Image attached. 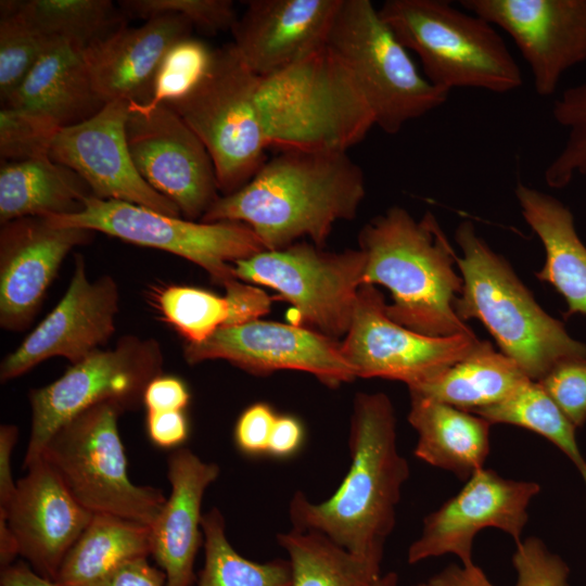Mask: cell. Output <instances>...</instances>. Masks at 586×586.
Wrapping results in <instances>:
<instances>
[{
	"label": "cell",
	"instance_id": "28",
	"mask_svg": "<svg viewBox=\"0 0 586 586\" xmlns=\"http://www.w3.org/2000/svg\"><path fill=\"white\" fill-rule=\"evenodd\" d=\"M151 555V527L113 514L93 513L64 557L56 586H104L124 564Z\"/></svg>",
	"mask_w": 586,
	"mask_h": 586
},
{
	"label": "cell",
	"instance_id": "43",
	"mask_svg": "<svg viewBox=\"0 0 586 586\" xmlns=\"http://www.w3.org/2000/svg\"><path fill=\"white\" fill-rule=\"evenodd\" d=\"M224 288L229 308V316L225 327L255 321L269 313L271 298L254 284L235 278L227 282Z\"/></svg>",
	"mask_w": 586,
	"mask_h": 586
},
{
	"label": "cell",
	"instance_id": "38",
	"mask_svg": "<svg viewBox=\"0 0 586 586\" xmlns=\"http://www.w3.org/2000/svg\"><path fill=\"white\" fill-rule=\"evenodd\" d=\"M61 127L44 114L15 106L0 110V155L2 161L49 157Z\"/></svg>",
	"mask_w": 586,
	"mask_h": 586
},
{
	"label": "cell",
	"instance_id": "26",
	"mask_svg": "<svg viewBox=\"0 0 586 586\" xmlns=\"http://www.w3.org/2000/svg\"><path fill=\"white\" fill-rule=\"evenodd\" d=\"M410 425L418 433L413 454L420 460L468 481L484 468L492 423L430 398L410 395Z\"/></svg>",
	"mask_w": 586,
	"mask_h": 586
},
{
	"label": "cell",
	"instance_id": "11",
	"mask_svg": "<svg viewBox=\"0 0 586 586\" xmlns=\"http://www.w3.org/2000/svg\"><path fill=\"white\" fill-rule=\"evenodd\" d=\"M365 265L360 249L334 253L302 242L264 250L233 267L238 279L268 286L290 303L300 326L339 341L349 328Z\"/></svg>",
	"mask_w": 586,
	"mask_h": 586
},
{
	"label": "cell",
	"instance_id": "24",
	"mask_svg": "<svg viewBox=\"0 0 586 586\" xmlns=\"http://www.w3.org/2000/svg\"><path fill=\"white\" fill-rule=\"evenodd\" d=\"M514 193L522 216L545 249V264L536 277L563 296L564 318L586 315V246L577 235L573 214L555 196L521 181Z\"/></svg>",
	"mask_w": 586,
	"mask_h": 586
},
{
	"label": "cell",
	"instance_id": "39",
	"mask_svg": "<svg viewBox=\"0 0 586 586\" xmlns=\"http://www.w3.org/2000/svg\"><path fill=\"white\" fill-rule=\"evenodd\" d=\"M118 7L127 18L179 15L208 34L231 30L239 17L231 0H123Z\"/></svg>",
	"mask_w": 586,
	"mask_h": 586
},
{
	"label": "cell",
	"instance_id": "41",
	"mask_svg": "<svg viewBox=\"0 0 586 586\" xmlns=\"http://www.w3.org/2000/svg\"><path fill=\"white\" fill-rule=\"evenodd\" d=\"M512 564L517 571L514 586H569L566 563L538 537L531 536L517 544Z\"/></svg>",
	"mask_w": 586,
	"mask_h": 586
},
{
	"label": "cell",
	"instance_id": "16",
	"mask_svg": "<svg viewBox=\"0 0 586 586\" xmlns=\"http://www.w3.org/2000/svg\"><path fill=\"white\" fill-rule=\"evenodd\" d=\"M119 291L110 275L90 281L85 258L75 255L66 292L58 305L0 365V380L15 379L52 357L73 365L101 349L115 332Z\"/></svg>",
	"mask_w": 586,
	"mask_h": 586
},
{
	"label": "cell",
	"instance_id": "52",
	"mask_svg": "<svg viewBox=\"0 0 586 586\" xmlns=\"http://www.w3.org/2000/svg\"><path fill=\"white\" fill-rule=\"evenodd\" d=\"M398 575L396 572L381 574L370 586H397Z\"/></svg>",
	"mask_w": 586,
	"mask_h": 586
},
{
	"label": "cell",
	"instance_id": "37",
	"mask_svg": "<svg viewBox=\"0 0 586 586\" xmlns=\"http://www.w3.org/2000/svg\"><path fill=\"white\" fill-rule=\"evenodd\" d=\"M213 55L214 49L191 36L175 42L157 68L151 100L140 105L152 107L186 98L208 72Z\"/></svg>",
	"mask_w": 586,
	"mask_h": 586
},
{
	"label": "cell",
	"instance_id": "32",
	"mask_svg": "<svg viewBox=\"0 0 586 586\" xmlns=\"http://www.w3.org/2000/svg\"><path fill=\"white\" fill-rule=\"evenodd\" d=\"M472 413L492 424L517 425L544 436L574 463L586 486V460L576 442V428L537 381L527 379L504 400Z\"/></svg>",
	"mask_w": 586,
	"mask_h": 586
},
{
	"label": "cell",
	"instance_id": "48",
	"mask_svg": "<svg viewBox=\"0 0 586 586\" xmlns=\"http://www.w3.org/2000/svg\"><path fill=\"white\" fill-rule=\"evenodd\" d=\"M104 586H166V574L146 558H138L119 568Z\"/></svg>",
	"mask_w": 586,
	"mask_h": 586
},
{
	"label": "cell",
	"instance_id": "30",
	"mask_svg": "<svg viewBox=\"0 0 586 586\" xmlns=\"http://www.w3.org/2000/svg\"><path fill=\"white\" fill-rule=\"evenodd\" d=\"M286 551L292 586H370L381 576V565L359 558L328 537L292 528L278 535Z\"/></svg>",
	"mask_w": 586,
	"mask_h": 586
},
{
	"label": "cell",
	"instance_id": "40",
	"mask_svg": "<svg viewBox=\"0 0 586 586\" xmlns=\"http://www.w3.org/2000/svg\"><path fill=\"white\" fill-rule=\"evenodd\" d=\"M575 428L586 422V358L556 365L537 381Z\"/></svg>",
	"mask_w": 586,
	"mask_h": 586
},
{
	"label": "cell",
	"instance_id": "42",
	"mask_svg": "<svg viewBox=\"0 0 586 586\" xmlns=\"http://www.w3.org/2000/svg\"><path fill=\"white\" fill-rule=\"evenodd\" d=\"M266 403H255L239 416L234 426V443L247 456L267 454L271 431L277 419Z\"/></svg>",
	"mask_w": 586,
	"mask_h": 586
},
{
	"label": "cell",
	"instance_id": "9",
	"mask_svg": "<svg viewBox=\"0 0 586 586\" xmlns=\"http://www.w3.org/2000/svg\"><path fill=\"white\" fill-rule=\"evenodd\" d=\"M55 227L100 231L133 244L166 251L203 268L216 284L237 278L234 263L265 246L243 222L181 219L144 206L89 196L76 214L43 217Z\"/></svg>",
	"mask_w": 586,
	"mask_h": 586
},
{
	"label": "cell",
	"instance_id": "20",
	"mask_svg": "<svg viewBox=\"0 0 586 586\" xmlns=\"http://www.w3.org/2000/svg\"><path fill=\"white\" fill-rule=\"evenodd\" d=\"M342 0H251L231 33L242 60L264 80L320 52Z\"/></svg>",
	"mask_w": 586,
	"mask_h": 586
},
{
	"label": "cell",
	"instance_id": "8",
	"mask_svg": "<svg viewBox=\"0 0 586 586\" xmlns=\"http://www.w3.org/2000/svg\"><path fill=\"white\" fill-rule=\"evenodd\" d=\"M124 410L102 403L63 424L41 456L76 500L92 513H106L151 526L166 498L152 486L133 484L118 431Z\"/></svg>",
	"mask_w": 586,
	"mask_h": 586
},
{
	"label": "cell",
	"instance_id": "6",
	"mask_svg": "<svg viewBox=\"0 0 586 586\" xmlns=\"http://www.w3.org/2000/svg\"><path fill=\"white\" fill-rule=\"evenodd\" d=\"M399 42L420 60L424 77L450 92L477 88L507 93L523 76L496 28L445 0H386L378 9Z\"/></svg>",
	"mask_w": 586,
	"mask_h": 586
},
{
	"label": "cell",
	"instance_id": "45",
	"mask_svg": "<svg viewBox=\"0 0 586 586\" xmlns=\"http://www.w3.org/2000/svg\"><path fill=\"white\" fill-rule=\"evenodd\" d=\"M146 432L157 447L176 448L188 438L189 423L181 410L148 411Z\"/></svg>",
	"mask_w": 586,
	"mask_h": 586
},
{
	"label": "cell",
	"instance_id": "22",
	"mask_svg": "<svg viewBox=\"0 0 586 586\" xmlns=\"http://www.w3.org/2000/svg\"><path fill=\"white\" fill-rule=\"evenodd\" d=\"M192 27L182 16L162 15L138 27L126 25L86 49L98 98L104 104L114 100L146 104L162 59L175 42L191 36Z\"/></svg>",
	"mask_w": 586,
	"mask_h": 586
},
{
	"label": "cell",
	"instance_id": "7",
	"mask_svg": "<svg viewBox=\"0 0 586 586\" xmlns=\"http://www.w3.org/2000/svg\"><path fill=\"white\" fill-rule=\"evenodd\" d=\"M262 84L231 42L214 49L208 72L190 94L166 104L205 145L222 195L241 189L267 161Z\"/></svg>",
	"mask_w": 586,
	"mask_h": 586
},
{
	"label": "cell",
	"instance_id": "27",
	"mask_svg": "<svg viewBox=\"0 0 586 586\" xmlns=\"http://www.w3.org/2000/svg\"><path fill=\"white\" fill-rule=\"evenodd\" d=\"M91 195L78 174L50 157L4 162L0 168L1 225L25 217L76 214Z\"/></svg>",
	"mask_w": 586,
	"mask_h": 586
},
{
	"label": "cell",
	"instance_id": "18",
	"mask_svg": "<svg viewBox=\"0 0 586 586\" xmlns=\"http://www.w3.org/2000/svg\"><path fill=\"white\" fill-rule=\"evenodd\" d=\"M128 113L129 102L114 100L90 118L61 128L49 157L78 174L98 199L180 217L179 208L151 188L135 167L125 130Z\"/></svg>",
	"mask_w": 586,
	"mask_h": 586
},
{
	"label": "cell",
	"instance_id": "12",
	"mask_svg": "<svg viewBox=\"0 0 586 586\" xmlns=\"http://www.w3.org/2000/svg\"><path fill=\"white\" fill-rule=\"evenodd\" d=\"M384 295L372 284L357 294L341 354L356 378L402 381L408 387L467 357L481 340L474 332L431 337L409 330L386 314Z\"/></svg>",
	"mask_w": 586,
	"mask_h": 586
},
{
	"label": "cell",
	"instance_id": "29",
	"mask_svg": "<svg viewBox=\"0 0 586 586\" xmlns=\"http://www.w3.org/2000/svg\"><path fill=\"white\" fill-rule=\"evenodd\" d=\"M527 379L489 341H480L467 357L408 390L410 395L474 412L504 400Z\"/></svg>",
	"mask_w": 586,
	"mask_h": 586
},
{
	"label": "cell",
	"instance_id": "35",
	"mask_svg": "<svg viewBox=\"0 0 586 586\" xmlns=\"http://www.w3.org/2000/svg\"><path fill=\"white\" fill-rule=\"evenodd\" d=\"M0 3V99L4 102L56 41L29 25L17 12L14 0Z\"/></svg>",
	"mask_w": 586,
	"mask_h": 586
},
{
	"label": "cell",
	"instance_id": "14",
	"mask_svg": "<svg viewBox=\"0 0 586 586\" xmlns=\"http://www.w3.org/2000/svg\"><path fill=\"white\" fill-rule=\"evenodd\" d=\"M540 486L533 481L506 479L485 467L475 472L455 496L429 513L419 537L407 552L409 564L455 555L464 566L473 563V539L493 527L520 543L528 521L527 508Z\"/></svg>",
	"mask_w": 586,
	"mask_h": 586
},
{
	"label": "cell",
	"instance_id": "46",
	"mask_svg": "<svg viewBox=\"0 0 586 586\" xmlns=\"http://www.w3.org/2000/svg\"><path fill=\"white\" fill-rule=\"evenodd\" d=\"M17 436L18 430L15 425L0 426V519L5 520L16 489L12 474V455Z\"/></svg>",
	"mask_w": 586,
	"mask_h": 586
},
{
	"label": "cell",
	"instance_id": "21",
	"mask_svg": "<svg viewBox=\"0 0 586 586\" xmlns=\"http://www.w3.org/2000/svg\"><path fill=\"white\" fill-rule=\"evenodd\" d=\"M24 469L26 474L16 482L7 521L20 556L38 575L53 582L93 513L76 500L42 456Z\"/></svg>",
	"mask_w": 586,
	"mask_h": 586
},
{
	"label": "cell",
	"instance_id": "34",
	"mask_svg": "<svg viewBox=\"0 0 586 586\" xmlns=\"http://www.w3.org/2000/svg\"><path fill=\"white\" fill-rule=\"evenodd\" d=\"M154 306L188 344H200L226 326L229 308L225 296L187 285H166L152 293Z\"/></svg>",
	"mask_w": 586,
	"mask_h": 586
},
{
	"label": "cell",
	"instance_id": "19",
	"mask_svg": "<svg viewBox=\"0 0 586 586\" xmlns=\"http://www.w3.org/2000/svg\"><path fill=\"white\" fill-rule=\"evenodd\" d=\"M0 326L26 329L63 260L78 245L89 243L94 231L55 227L43 217H25L1 225Z\"/></svg>",
	"mask_w": 586,
	"mask_h": 586
},
{
	"label": "cell",
	"instance_id": "51",
	"mask_svg": "<svg viewBox=\"0 0 586 586\" xmlns=\"http://www.w3.org/2000/svg\"><path fill=\"white\" fill-rule=\"evenodd\" d=\"M20 555L18 543L11 531L8 521L0 519V563L1 569L13 564L15 557Z\"/></svg>",
	"mask_w": 586,
	"mask_h": 586
},
{
	"label": "cell",
	"instance_id": "25",
	"mask_svg": "<svg viewBox=\"0 0 586 586\" xmlns=\"http://www.w3.org/2000/svg\"><path fill=\"white\" fill-rule=\"evenodd\" d=\"M3 103L44 114L61 128L90 118L104 105L84 50L65 41L54 42Z\"/></svg>",
	"mask_w": 586,
	"mask_h": 586
},
{
	"label": "cell",
	"instance_id": "23",
	"mask_svg": "<svg viewBox=\"0 0 586 586\" xmlns=\"http://www.w3.org/2000/svg\"><path fill=\"white\" fill-rule=\"evenodd\" d=\"M220 472L188 448L175 449L167 460L170 495L151 527V555L166 574V586H191L201 543L202 500Z\"/></svg>",
	"mask_w": 586,
	"mask_h": 586
},
{
	"label": "cell",
	"instance_id": "10",
	"mask_svg": "<svg viewBox=\"0 0 586 586\" xmlns=\"http://www.w3.org/2000/svg\"><path fill=\"white\" fill-rule=\"evenodd\" d=\"M163 352L154 339L125 335L74 364L52 383L29 392L30 433L23 468L39 458L51 436L82 411L114 403L124 411L142 404L146 385L162 374Z\"/></svg>",
	"mask_w": 586,
	"mask_h": 586
},
{
	"label": "cell",
	"instance_id": "36",
	"mask_svg": "<svg viewBox=\"0 0 586 586\" xmlns=\"http://www.w3.org/2000/svg\"><path fill=\"white\" fill-rule=\"evenodd\" d=\"M551 112L557 124L566 129L568 137L544 177L549 187L561 189L574 176L586 175V82L565 89L555 100Z\"/></svg>",
	"mask_w": 586,
	"mask_h": 586
},
{
	"label": "cell",
	"instance_id": "13",
	"mask_svg": "<svg viewBox=\"0 0 586 586\" xmlns=\"http://www.w3.org/2000/svg\"><path fill=\"white\" fill-rule=\"evenodd\" d=\"M125 130L143 180L186 219H201L220 195L213 161L200 138L166 104L129 103Z\"/></svg>",
	"mask_w": 586,
	"mask_h": 586
},
{
	"label": "cell",
	"instance_id": "17",
	"mask_svg": "<svg viewBox=\"0 0 586 586\" xmlns=\"http://www.w3.org/2000/svg\"><path fill=\"white\" fill-rule=\"evenodd\" d=\"M463 10L506 31L531 68L535 92L553 94L586 61V0H461Z\"/></svg>",
	"mask_w": 586,
	"mask_h": 586
},
{
	"label": "cell",
	"instance_id": "53",
	"mask_svg": "<svg viewBox=\"0 0 586 586\" xmlns=\"http://www.w3.org/2000/svg\"><path fill=\"white\" fill-rule=\"evenodd\" d=\"M413 586H429V584L428 583H419V584L413 585Z\"/></svg>",
	"mask_w": 586,
	"mask_h": 586
},
{
	"label": "cell",
	"instance_id": "31",
	"mask_svg": "<svg viewBox=\"0 0 586 586\" xmlns=\"http://www.w3.org/2000/svg\"><path fill=\"white\" fill-rule=\"evenodd\" d=\"M15 7L50 40L84 51L127 25V16L110 0H27L15 1Z\"/></svg>",
	"mask_w": 586,
	"mask_h": 586
},
{
	"label": "cell",
	"instance_id": "49",
	"mask_svg": "<svg viewBox=\"0 0 586 586\" xmlns=\"http://www.w3.org/2000/svg\"><path fill=\"white\" fill-rule=\"evenodd\" d=\"M426 583L429 586H495L475 564L470 566L450 564Z\"/></svg>",
	"mask_w": 586,
	"mask_h": 586
},
{
	"label": "cell",
	"instance_id": "15",
	"mask_svg": "<svg viewBox=\"0 0 586 586\" xmlns=\"http://www.w3.org/2000/svg\"><path fill=\"white\" fill-rule=\"evenodd\" d=\"M183 356L192 365L222 359L255 374L304 371L331 387L356 379L339 341L293 323L258 319L222 327L200 344L186 343Z\"/></svg>",
	"mask_w": 586,
	"mask_h": 586
},
{
	"label": "cell",
	"instance_id": "50",
	"mask_svg": "<svg viewBox=\"0 0 586 586\" xmlns=\"http://www.w3.org/2000/svg\"><path fill=\"white\" fill-rule=\"evenodd\" d=\"M0 581L1 586H56L53 582L38 575L24 562L1 569Z\"/></svg>",
	"mask_w": 586,
	"mask_h": 586
},
{
	"label": "cell",
	"instance_id": "1",
	"mask_svg": "<svg viewBox=\"0 0 586 586\" xmlns=\"http://www.w3.org/2000/svg\"><path fill=\"white\" fill-rule=\"evenodd\" d=\"M365 194L364 171L345 149L284 146L241 189L220 195L201 221L243 222L266 250L303 237L323 249L336 221L356 217Z\"/></svg>",
	"mask_w": 586,
	"mask_h": 586
},
{
	"label": "cell",
	"instance_id": "2",
	"mask_svg": "<svg viewBox=\"0 0 586 586\" xmlns=\"http://www.w3.org/2000/svg\"><path fill=\"white\" fill-rule=\"evenodd\" d=\"M351 466L328 499L314 502L303 493L290 502L293 528L319 533L346 551L382 563L394 530L402 487L409 476L396 442V419L383 393H358L349 426Z\"/></svg>",
	"mask_w": 586,
	"mask_h": 586
},
{
	"label": "cell",
	"instance_id": "4",
	"mask_svg": "<svg viewBox=\"0 0 586 586\" xmlns=\"http://www.w3.org/2000/svg\"><path fill=\"white\" fill-rule=\"evenodd\" d=\"M455 240L463 285L454 303L459 319L480 320L502 354L533 381L542 380L563 360L586 358V344L574 340L563 323L549 316L520 281L509 263L495 253L469 220Z\"/></svg>",
	"mask_w": 586,
	"mask_h": 586
},
{
	"label": "cell",
	"instance_id": "5",
	"mask_svg": "<svg viewBox=\"0 0 586 586\" xmlns=\"http://www.w3.org/2000/svg\"><path fill=\"white\" fill-rule=\"evenodd\" d=\"M324 49L385 133L399 132L450 93L424 77L369 0H342Z\"/></svg>",
	"mask_w": 586,
	"mask_h": 586
},
{
	"label": "cell",
	"instance_id": "33",
	"mask_svg": "<svg viewBox=\"0 0 586 586\" xmlns=\"http://www.w3.org/2000/svg\"><path fill=\"white\" fill-rule=\"evenodd\" d=\"M202 533L205 559L198 586H292L289 560L254 562L232 547L218 509L203 515Z\"/></svg>",
	"mask_w": 586,
	"mask_h": 586
},
{
	"label": "cell",
	"instance_id": "47",
	"mask_svg": "<svg viewBox=\"0 0 586 586\" xmlns=\"http://www.w3.org/2000/svg\"><path fill=\"white\" fill-rule=\"evenodd\" d=\"M304 429L293 416H277L268 443L267 454L277 458L294 455L303 444Z\"/></svg>",
	"mask_w": 586,
	"mask_h": 586
},
{
	"label": "cell",
	"instance_id": "44",
	"mask_svg": "<svg viewBox=\"0 0 586 586\" xmlns=\"http://www.w3.org/2000/svg\"><path fill=\"white\" fill-rule=\"evenodd\" d=\"M189 402L190 393L186 383L179 378L162 374L150 381L142 397L146 411H183Z\"/></svg>",
	"mask_w": 586,
	"mask_h": 586
},
{
	"label": "cell",
	"instance_id": "3",
	"mask_svg": "<svg viewBox=\"0 0 586 586\" xmlns=\"http://www.w3.org/2000/svg\"><path fill=\"white\" fill-rule=\"evenodd\" d=\"M358 243L366 256L362 284L391 292L386 314L393 321L431 337L472 332L454 309L463 280L455 270L457 255L432 213L415 219L392 206L360 229Z\"/></svg>",
	"mask_w": 586,
	"mask_h": 586
}]
</instances>
